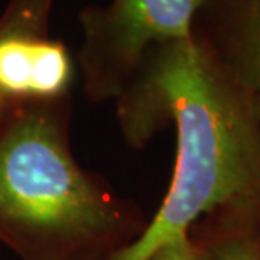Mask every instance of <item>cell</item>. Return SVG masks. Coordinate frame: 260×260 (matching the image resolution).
<instances>
[{
  "instance_id": "obj_3",
  "label": "cell",
  "mask_w": 260,
  "mask_h": 260,
  "mask_svg": "<svg viewBox=\"0 0 260 260\" xmlns=\"http://www.w3.org/2000/svg\"><path fill=\"white\" fill-rule=\"evenodd\" d=\"M203 0H111L79 12L77 57L82 89L91 103L116 101L149 49L191 36Z\"/></svg>"
},
{
  "instance_id": "obj_1",
  "label": "cell",
  "mask_w": 260,
  "mask_h": 260,
  "mask_svg": "<svg viewBox=\"0 0 260 260\" xmlns=\"http://www.w3.org/2000/svg\"><path fill=\"white\" fill-rule=\"evenodd\" d=\"M252 98L193 34L149 49L114 101L116 116L133 148L173 124L175 168L145 232L111 260H148L208 217L260 223V131Z\"/></svg>"
},
{
  "instance_id": "obj_6",
  "label": "cell",
  "mask_w": 260,
  "mask_h": 260,
  "mask_svg": "<svg viewBox=\"0 0 260 260\" xmlns=\"http://www.w3.org/2000/svg\"><path fill=\"white\" fill-rule=\"evenodd\" d=\"M210 260H260V223L229 217H208L188 232Z\"/></svg>"
},
{
  "instance_id": "obj_7",
  "label": "cell",
  "mask_w": 260,
  "mask_h": 260,
  "mask_svg": "<svg viewBox=\"0 0 260 260\" xmlns=\"http://www.w3.org/2000/svg\"><path fill=\"white\" fill-rule=\"evenodd\" d=\"M148 260H210L207 250L191 235L165 243Z\"/></svg>"
},
{
  "instance_id": "obj_5",
  "label": "cell",
  "mask_w": 260,
  "mask_h": 260,
  "mask_svg": "<svg viewBox=\"0 0 260 260\" xmlns=\"http://www.w3.org/2000/svg\"><path fill=\"white\" fill-rule=\"evenodd\" d=\"M193 37L245 91H260V0H203Z\"/></svg>"
},
{
  "instance_id": "obj_2",
  "label": "cell",
  "mask_w": 260,
  "mask_h": 260,
  "mask_svg": "<svg viewBox=\"0 0 260 260\" xmlns=\"http://www.w3.org/2000/svg\"><path fill=\"white\" fill-rule=\"evenodd\" d=\"M71 111V96L32 103L0 128V242L22 260H111L148 225L77 165Z\"/></svg>"
},
{
  "instance_id": "obj_8",
  "label": "cell",
  "mask_w": 260,
  "mask_h": 260,
  "mask_svg": "<svg viewBox=\"0 0 260 260\" xmlns=\"http://www.w3.org/2000/svg\"><path fill=\"white\" fill-rule=\"evenodd\" d=\"M253 111H255V118H257V124H258V131H260V91L253 94Z\"/></svg>"
},
{
  "instance_id": "obj_4",
  "label": "cell",
  "mask_w": 260,
  "mask_h": 260,
  "mask_svg": "<svg viewBox=\"0 0 260 260\" xmlns=\"http://www.w3.org/2000/svg\"><path fill=\"white\" fill-rule=\"evenodd\" d=\"M56 0H9L0 14V128L22 106L71 96L76 66L49 36Z\"/></svg>"
}]
</instances>
